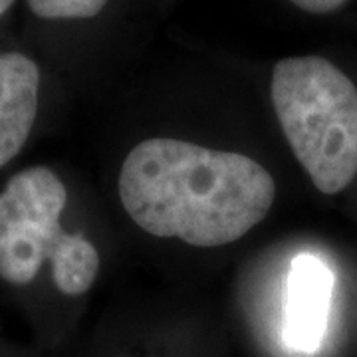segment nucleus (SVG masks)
<instances>
[{"mask_svg": "<svg viewBox=\"0 0 357 357\" xmlns=\"http://www.w3.org/2000/svg\"><path fill=\"white\" fill-rule=\"evenodd\" d=\"M333 272L319 256L298 255L290 264L284 294V344L298 354H316L328 333Z\"/></svg>", "mask_w": 357, "mask_h": 357, "instance_id": "4", "label": "nucleus"}, {"mask_svg": "<svg viewBox=\"0 0 357 357\" xmlns=\"http://www.w3.org/2000/svg\"><path fill=\"white\" fill-rule=\"evenodd\" d=\"M119 199L147 234L215 248L241 241L268 217L276 183L252 157L155 137L126 157Z\"/></svg>", "mask_w": 357, "mask_h": 357, "instance_id": "1", "label": "nucleus"}, {"mask_svg": "<svg viewBox=\"0 0 357 357\" xmlns=\"http://www.w3.org/2000/svg\"><path fill=\"white\" fill-rule=\"evenodd\" d=\"M298 8L312 14H328L344 6L347 0H290Z\"/></svg>", "mask_w": 357, "mask_h": 357, "instance_id": "7", "label": "nucleus"}, {"mask_svg": "<svg viewBox=\"0 0 357 357\" xmlns=\"http://www.w3.org/2000/svg\"><path fill=\"white\" fill-rule=\"evenodd\" d=\"M13 4H14V0H0V18L8 13V8H10Z\"/></svg>", "mask_w": 357, "mask_h": 357, "instance_id": "8", "label": "nucleus"}, {"mask_svg": "<svg viewBox=\"0 0 357 357\" xmlns=\"http://www.w3.org/2000/svg\"><path fill=\"white\" fill-rule=\"evenodd\" d=\"M40 66L22 52H0V171L24 151L40 115Z\"/></svg>", "mask_w": 357, "mask_h": 357, "instance_id": "5", "label": "nucleus"}, {"mask_svg": "<svg viewBox=\"0 0 357 357\" xmlns=\"http://www.w3.org/2000/svg\"><path fill=\"white\" fill-rule=\"evenodd\" d=\"M28 8L44 20H79L102 13L107 0H26Z\"/></svg>", "mask_w": 357, "mask_h": 357, "instance_id": "6", "label": "nucleus"}, {"mask_svg": "<svg viewBox=\"0 0 357 357\" xmlns=\"http://www.w3.org/2000/svg\"><path fill=\"white\" fill-rule=\"evenodd\" d=\"M282 133L314 187L342 192L357 175V88L318 56L286 58L272 72Z\"/></svg>", "mask_w": 357, "mask_h": 357, "instance_id": "3", "label": "nucleus"}, {"mask_svg": "<svg viewBox=\"0 0 357 357\" xmlns=\"http://www.w3.org/2000/svg\"><path fill=\"white\" fill-rule=\"evenodd\" d=\"M70 192L50 165L16 171L0 189V284L34 288L48 274L64 298H79L100 274V252L86 234L66 229Z\"/></svg>", "mask_w": 357, "mask_h": 357, "instance_id": "2", "label": "nucleus"}]
</instances>
